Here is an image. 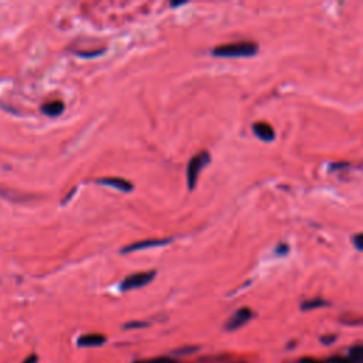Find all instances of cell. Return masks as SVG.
<instances>
[{
	"label": "cell",
	"instance_id": "obj_13",
	"mask_svg": "<svg viewBox=\"0 0 363 363\" xmlns=\"http://www.w3.org/2000/svg\"><path fill=\"white\" fill-rule=\"evenodd\" d=\"M135 363H178V360L172 357H155V359H148V360H138Z\"/></svg>",
	"mask_w": 363,
	"mask_h": 363
},
{
	"label": "cell",
	"instance_id": "obj_11",
	"mask_svg": "<svg viewBox=\"0 0 363 363\" xmlns=\"http://www.w3.org/2000/svg\"><path fill=\"white\" fill-rule=\"evenodd\" d=\"M328 305L325 301L322 299H313V301H306L302 304V310H315V308H321V306Z\"/></svg>",
	"mask_w": 363,
	"mask_h": 363
},
{
	"label": "cell",
	"instance_id": "obj_5",
	"mask_svg": "<svg viewBox=\"0 0 363 363\" xmlns=\"http://www.w3.org/2000/svg\"><path fill=\"white\" fill-rule=\"evenodd\" d=\"M251 317H253V313H251L250 308H240L230 319L229 322L226 324V328L229 331H234V329H239L240 326H243L244 324H247Z\"/></svg>",
	"mask_w": 363,
	"mask_h": 363
},
{
	"label": "cell",
	"instance_id": "obj_2",
	"mask_svg": "<svg viewBox=\"0 0 363 363\" xmlns=\"http://www.w3.org/2000/svg\"><path fill=\"white\" fill-rule=\"evenodd\" d=\"M209 163H210V153L207 151H201L199 153H196L189 160L187 169H186L189 190H193L194 187H196L201 172L203 171V167H206Z\"/></svg>",
	"mask_w": 363,
	"mask_h": 363
},
{
	"label": "cell",
	"instance_id": "obj_3",
	"mask_svg": "<svg viewBox=\"0 0 363 363\" xmlns=\"http://www.w3.org/2000/svg\"><path fill=\"white\" fill-rule=\"evenodd\" d=\"M155 277H156V271H142V272L131 274L121 283V290L131 291L136 288H142L148 286Z\"/></svg>",
	"mask_w": 363,
	"mask_h": 363
},
{
	"label": "cell",
	"instance_id": "obj_16",
	"mask_svg": "<svg viewBox=\"0 0 363 363\" xmlns=\"http://www.w3.org/2000/svg\"><path fill=\"white\" fill-rule=\"evenodd\" d=\"M37 362H39V357L36 355H30L24 359L23 363H37Z\"/></svg>",
	"mask_w": 363,
	"mask_h": 363
},
{
	"label": "cell",
	"instance_id": "obj_7",
	"mask_svg": "<svg viewBox=\"0 0 363 363\" xmlns=\"http://www.w3.org/2000/svg\"><path fill=\"white\" fill-rule=\"evenodd\" d=\"M106 342V338L101 333H87L82 335L78 338L77 344L81 348H93V346H101L102 344Z\"/></svg>",
	"mask_w": 363,
	"mask_h": 363
},
{
	"label": "cell",
	"instance_id": "obj_8",
	"mask_svg": "<svg viewBox=\"0 0 363 363\" xmlns=\"http://www.w3.org/2000/svg\"><path fill=\"white\" fill-rule=\"evenodd\" d=\"M253 132L264 142H271L275 139V131L266 122H256L253 125Z\"/></svg>",
	"mask_w": 363,
	"mask_h": 363
},
{
	"label": "cell",
	"instance_id": "obj_4",
	"mask_svg": "<svg viewBox=\"0 0 363 363\" xmlns=\"http://www.w3.org/2000/svg\"><path fill=\"white\" fill-rule=\"evenodd\" d=\"M172 241H174L172 237H169V239H149V240H144V241H136V243H132V244L124 247L121 253L128 254V253H133V251L147 250L151 247H162L166 244H171Z\"/></svg>",
	"mask_w": 363,
	"mask_h": 363
},
{
	"label": "cell",
	"instance_id": "obj_1",
	"mask_svg": "<svg viewBox=\"0 0 363 363\" xmlns=\"http://www.w3.org/2000/svg\"><path fill=\"white\" fill-rule=\"evenodd\" d=\"M259 46L253 41H237L221 44L213 48L212 54L214 57L220 59H237V57H251V55L257 54Z\"/></svg>",
	"mask_w": 363,
	"mask_h": 363
},
{
	"label": "cell",
	"instance_id": "obj_15",
	"mask_svg": "<svg viewBox=\"0 0 363 363\" xmlns=\"http://www.w3.org/2000/svg\"><path fill=\"white\" fill-rule=\"evenodd\" d=\"M144 326H148L147 322H128L125 325V329H133V328H144Z\"/></svg>",
	"mask_w": 363,
	"mask_h": 363
},
{
	"label": "cell",
	"instance_id": "obj_10",
	"mask_svg": "<svg viewBox=\"0 0 363 363\" xmlns=\"http://www.w3.org/2000/svg\"><path fill=\"white\" fill-rule=\"evenodd\" d=\"M349 359L353 363H363V346H355L349 351Z\"/></svg>",
	"mask_w": 363,
	"mask_h": 363
},
{
	"label": "cell",
	"instance_id": "obj_6",
	"mask_svg": "<svg viewBox=\"0 0 363 363\" xmlns=\"http://www.w3.org/2000/svg\"><path fill=\"white\" fill-rule=\"evenodd\" d=\"M98 185H105V186H111V187H115L118 190H122V192H132L133 190V185L122 178H101V179H97Z\"/></svg>",
	"mask_w": 363,
	"mask_h": 363
},
{
	"label": "cell",
	"instance_id": "obj_12",
	"mask_svg": "<svg viewBox=\"0 0 363 363\" xmlns=\"http://www.w3.org/2000/svg\"><path fill=\"white\" fill-rule=\"evenodd\" d=\"M104 51H105V48L94 50V51H77L75 54L81 55V57H84V59H93V57H98V55H101Z\"/></svg>",
	"mask_w": 363,
	"mask_h": 363
},
{
	"label": "cell",
	"instance_id": "obj_17",
	"mask_svg": "<svg viewBox=\"0 0 363 363\" xmlns=\"http://www.w3.org/2000/svg\"><path fill=\"white\" fill-rule=\"evenodd\" d=\"M331 363H353L351 359H341V357H333Z\"/></svg>",
	"mask_w": 363,
	"mask_h": 363
},
{
	"label": "cell",
	"instance_id": "obj_14",
	"mask_svg": "<svg viewBox=\"0 0 363 363\" xmlns=\"http://www.w3.org/2000/svg\"><path fill=\"white\" fill-rule=\"evenodd\" d=\"M353 244H355V247H356L357 250L363 251V233L353 237Z\"/></svg>",
	"mask_w": 363,
	"mask_h": 363
},
{
	"label": "cell",
	"instance_id": "obj_9",
	"mask_svg": "<svg viewBox=\"0 0 363 363\" xmlns=\"http://www.w3.org/2000/svg\"><path fill=\"white\" fill-rule=\"evenodd\" d=\"M64 109H66V105L62 101H48L41 105L43 114L48 117H59L63 114Z\"/></svg>",
	"mask_w": 363,
	"mask_h": 363
},
{
	"label": "cell",
	"instance_id": "obj_18",
	"mask_svg": "<svg viewBox=\"0 0 363 363\" xmlns=\"http://www.w3.org/2000/svg\"><path fill=\"white\" fill-rule=\"evenodd\" d=\"M301 363H324V362H319V360H315V359H311V357H304L301 360Z\"/></svg>",
	"mask_w": 363,
	"mask_h": 363
}]
</instances>
